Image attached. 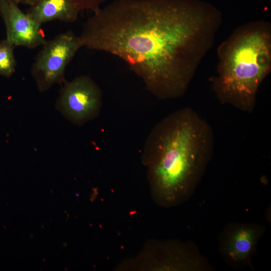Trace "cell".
I'll return each mask as SVG.
<instances>
[{
	"label": "cell",
	"mask_w": 271,
	"mask_h": 271,
	"mask_svg": "<svg viewBox=\"0 0 271 271\" xmlns=\"http://www.w3.org/2000/svg\"><path fill=\"white\" fill-rule=\"evenodd\" d=\"M221 24L217 12L184 0H115L93 11L78 38L122 59L166 100L186 92Z\"/></svg>",
	"instance_id": "obj_1"
},
{
	"label": "cell",
	"mask_w": 271,
	"mask_h": 271,
	"mask_svg": "<svg viewBox=\"0 0 271 271\" xmlns=\"http://www.w3.org/2000/svg\"><path fill=\"white\" fill-rule=\"evenodd\" d=\"M214 141L210 125L191 107L177 110L155 125L142 161L158 205L174 207L190 198L212 158Z\"/></svg>",
	"instance_id": "obj_2"
},
{
	"label": "cell",
	"mask_w": 271,
	"mask_h": 271,
	"mask_svg": "<svg viewBox=\"0 0 271 271\" xmlns=\"http://www.w3.org/2000/svg\"><path fill=\"white\" fill-rule=\"evenodd\" d=\"M217 75L212 79L221 104L253 111L257 93L271 69V31L268 23L253 22L238 28L220 46Z\"/></svg>",
	"instance_id": "obj_3"
},
{
	"label": "cell",
	"mask_w": 271,
	"mask_h": 271,
	"mask_svg": "<svg viewBox=\"0 0 271 271\" xmlns=\"http://www.w3.org/2000/svg\"><path fill=\"white\" fill-rule=\"evenodd\" d=\"M36 56L31 73L39 91L65 82L66 66L81 47L78 36L72 31L60 34L47 41Z\"/></svg>",
	"instance_id": "obj_4"
},
{
	"label": "cell",
	"mask_w": 271,
	"mask_h": 271,
	"mask_svg": "<svg viewBox=\"0 0 271 271\" xmlns=\"http://www.w3.org/2000/svg\"><path fill=\"white\" fill-rule=\"evenodd\" d=\"M102 105V93L98 85L87 76L65 82L56 103L63 115L71 123L81 125L96 118Z\"/></svg>",
	"instance_id": "obj_5"
},
{
	"label": "cell",
	"mask_w": 271,
	"mask_h": 271,
	"mask_svg": "<svg viewBox=\"0 0 271 271\" xmlns=\"http://www.w3.org/2000/svg\"><path fill=\"white\" fill-rule=\"evenodd\" d=\"M266 228L261 224L232 222L222 230L219 237V251L230 266L252 267L251 259Z\"/></svg>",
	"instance_id": "obj_6"
},
{
	"label": "cell",
	"mask_w": 271,
	"mask_h": 271,
	"mask_svg": "<svg viewBox=\"0 0 271 271\" xmlns=\"http://www.w3.org/2000/svg\"><path fill=\"white\" fill-rule=\"evenodd\" d=\"M149 269L210 271L214 268L193 242L167 240L155 243L149 253Z\"/></svg>",
	"instance_id": "obj_7"
},
{
	"label": "cell",
	"mask_w": 271,
	"mask_h": 271,
	"mask_svg": "<svg viewBox=\"0 0 271 271\" xmlns=\"http://www.w3.org/2000/svg\"><path fill=\"white\" fill-rule=\"evenodd\" d=\"M16 0H0V16L6 39L14 46L34 49L46 41L41 25L19 8Z\"/></svg>",
	"instance_id": "obj_8"
},
{
	"label": "cell",
	"mask_w": 271,
	"mask_h": 271,
	"mask_svg": "<svg viewBox=\"0 0 271 271\" xmlns=\"http://www.w3.org/2000/svg\"><path fill=\"white\" fill-rule=\"evenodd\" d=\"M79 13L72 0H40L27 12L41 25L53 20L73 23Z\"/></svg>",
	"instance_id": "obj_9"
},
{
	"label": "cell",
	"mask_w": 271,
	"mask_h": 271,
	"mask_svg": "<svg viewBox=\"0 0 271 271\" xmlns=\"http://www.w3.org/2000/svg\"><path fill=\"white\" fill-rule=\"evenodd\" d=\"M15 47L6 38L0 41V75L10 77L15 72Z\"/></svg>",
	"instance_id": "obj_10"
},
{
	"label": "cell",
	"mask_w": 271,
	"mask_h": 271,
	"mask_svg": "<svg viewBox=\"0 0 271 271\" xmlns=\"http://www.w3.org/2000/svg\"><path fill=\"white\" fill-rule=\"evenodd\" d=\"M76 10L80 12L84 10L94 11L106 0H72Z\"/></svg>",
	"instance_id": "obj_11"
},
{
	"label": "cell",
	"mask_w": 271,
	"mask_h": 271,
	"mask_svg": "<svg viewBox=\"0 0 271 271\" xmlns=\"http://www.w3.org/2000/svg\"><path fill=\"white\" fill-rule=\"evenodd\" d=\"M40 0H16V1L19 4H23L25 5H28L30 6H33L37 3Z\"/></svg>",
	"instance_id": "obj_12"
}]
</instances>
